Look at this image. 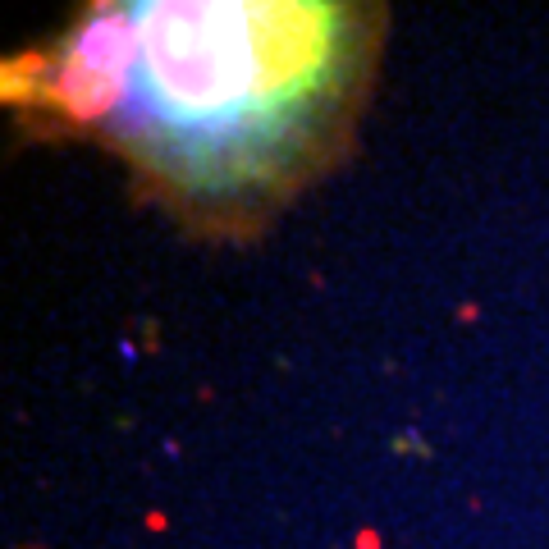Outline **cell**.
Returning a JSON list of instances; mask_svg holds the SVG:
<instances>
[{
    "label": "cell",
    "mask_w": 549,
    "mask_h": 549,
    "mask_svg": "<svg viewBox=\"0 0 549 549\" xmlns=\"http://www.w3.org/2000/svg\"><path fill=\"white\" fill-rule=\"evenodd\" d=\"M380 33L371 5H97L23 60L19 101L106 142L188 229L252 234L344 156Z\"/></svg>",
    "instance_id": "obj_1"
}]
</instances>
